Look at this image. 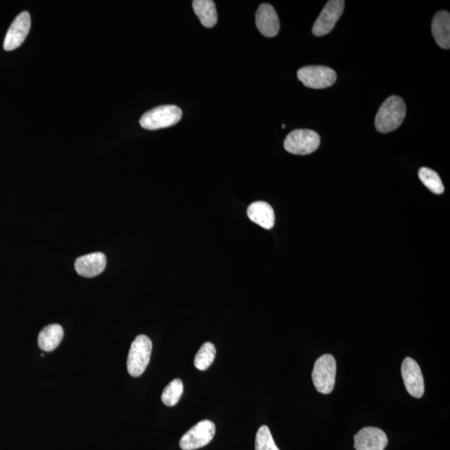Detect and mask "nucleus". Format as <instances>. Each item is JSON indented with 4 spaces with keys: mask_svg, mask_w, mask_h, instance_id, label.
<instances>
[{
    "mask_svg": "<svg viewBox=\"0 0 450 450\" xmlns=\"http://www.w3.org/2000/svg\"><path fill=\"white\" fill-rule=\"evenodd\" d=\"M403 380L408 393L416 399L422 398L425 394V381L420 366L416 360L406 358L403 361Z\"/></svg>",
    "mask_w": 450,
    "mask_h": 450,
    "instance_id": "9",
    "label": "nucleus"
},
{
    "mask_svg": "<svg viewBox=\"0 0 450 450\" xmlns=\"http://www.w3.org/2000/svg\"><path fill=\"white\" fill-rule=\"evenodd\" d=\"M216 435V425L211 421H203L186 432L180 439L183 450H194L206 446Z\"/></svg>",
    "mask_w": 450,
    "mask_h": 450,
    "instance_id": "7",
    "label": "nucleus"
},
{
    "mask_svg": "<svg viewBox=\"0 0 450 450\" xmlns=\"http://www.w3.org/2000/svg\"><path fill=\"white\" fill-rule=\"evenodd\" d=\"M256 450H279L268 426L263 425L258 429L256 439Z\"/></svg>",
    "mask_w": 450,
    "mask_h": 450,
    "instance_id": "21",
    "label": "nucleus"
},
{
    "mask_svg": "<svg viewBox=\"0 0 450 450\" xmlns=\"http://www.w3.org/2000/svg\"><path fill=\"white\" fill-rule=\"evenodd\" d=\"M184 392V384L180 378H176L164 390L161 399L162 402L168 407L175 406L179 402Z\"/></svg>",
    "mask_w": 450,
    "mask_h": 450,
    "instance_id": "20",
    "label": "nucleus"
},
{
    "mask_svg": "<svg viewBox=\"0 0 450 450\" xmlns=\"http://www.w3.org/2000/svg\"><path fill=\"white\" fill-rule=\"evenodd\" d=\"M106 257L103 253H93L77 258L74 268L83 277L93 278L99 275L105 269Z\"/></svg>",
    "mask_w": 450,
    "mask_h": 450,
    "instance_id": "13",
    "label": "nucleus"
},
{
    "mask_svg": "<svg viewBox=\"0 0 450 450\" xmlns=\"http://www.w3.org/2000/svg\"><path fill=\"white\" fill-rule=\"evenodd\" d=\"M249 220L265 230L273 228L275 216L273 208L268 203L258 201L251 204L247 209Z\"/></svg>",
    "mask_w": 450,
    "mask_h": 450,
    "instance_id": "15",
    "label": "nucleus"
},
{
    "mask_svg": "<svg viewBox=\"0 0 450 450\" xmlns=\"http://www.w3.org/2000/svg\"><path fill=\"white\" fill-rule=\"evenodd\" d=\"M432 34L438 46L444 50L450 48V15L444 11L436 13L432 21Z\"/></svg>",
    "mask_w": 450,
    "mask_h": 450,
    "instance_id": "14",
    "label": "nucleus"
},
{
    "mask_svg": "<svg viewBox=\"0 0 450 450\" xmlns=\"http://www.w3.org/2000/svg\"><path fill=\"white\" fill-rule=\"evenodd\" d=\"M64 338V329L60 324H50L40 331L38 344L44 352H52L57 349Z\"/></svg>",
    "mask_w": 450,
    "mask_h": 450,
    "instance_id": "16",
    "label": "nucleus"
},
{
    "mask_svg": "<svg viewBox=\"0 0 450 450\" xmlns=\"http://www.w3.org/2000/svg\"><path fill=\"white\" fill-rule=\"evenodd\" d=\"M418 177L428 189L435 194H443L444 187L437 173L429 168H421L418 171Z\"/></svg>",
    "mask_w": 450,
    "mask_h": 450,
    "instance_id": "19",
    "label": "nucleus"
},
{
    "mask_svg": "<svg viewBox=\"0 0 450 450\" xmlns=\"http://www.w3.org/2000/svg\"><path fill=\"white\" fill-rule=\"evenodd\" d=\"M31 27V18L28 12L20 13L13 20L4 39V48L6 51H12L19 48L28 37Z\"/></svg>",
    "mask_w": 450,
    "mask_h": 450,
    "instance_id": "10",
    "label": "nucleus"
},
{
    "mask_svg": "<svg viewBox=\"0 0 450 450\" xmlns=\"http://www.w3.org/2000/svg\"><path fill=\"white\" fill-rule=\"evenodd\" d=\"M387 444V435L378 428L365 427L355 435L356 450H385Z\"/></svg>",
    "mask_w": 450,
    "mask_h": 450,
    "instance_id": "11",
    "label": "nucleus"
},
{
    "mask_svg": "<svg viewBox=\"0 0 450 450\" xmlns=\"http://www.w3.org/2000/svg\"><path fill=\"white\" fill-rule=\"evenodd\" d=\"M406 115V105L399 96H390L383 103L376 117V128L386 133L397 129Z\"/></svg>",
    "mask_w": 450,
    "mask_h": 450,
    "instance_id": "1",
    "label": "nucleus"
},
{
    "mask_svg": "<svg viewBox=\"0 0 450 450\" xmlns=\"http://www.w3.org/2000/svg\"><path fill=\"white\" fill-rule=\"evenodd\" d=\"M153 344L148 336L141 335L135 338L129 350L127 369L133 377H140L145 371L150 361Z\"/></svg>",
    "mask_w": 450,
    "mask_h": 450,
    "instance_id": "3",
    "label": "nucleus"
},
{
    "mask_svg": "<svg viewBox=\"0 0 450 450\" xmlns=\"http://www.w3.org/2000/svg\"><path fill=\"white\" fill-rule=\"evenodd\" d=\"M336 361L331 355H324L316 360L312 380L319 393H331L336 385Z\"/></svg>",
    "mask_w": 450,
    "mask_h": 450,
    "instance_id": "4",
    "label": "nucleus"
},
{
    "mask_svg": "<svg viewBox=\"0 0 450 450\" xmlns=\"http://www.w3.org/2000/svg\"><path fill=\"white\" fill-rule=\"evenodd\" d=\"M216 349L212 343L204 344L194 358V366L199 371H206L216 359Z\"/></svg>",
    "mask_w": 450,
    "mask_h": 450,
    "instance_id": "18",
    "label": "nucleus"
},
{
    "mask_svg": "<svg viewBox=\"0 0 450 450\" xmlns=\"http://www.w3.org/2000/svg\"><path fill=\"white\" fill-rule=\"evenodd\" d=\"M193 8L195 15L206 28H212L217 24L218 13L216 4L211 0H194Z\"/></svg>",
    "mask_w": 450,
    "mask_h": 450,
    "instance_id": "17",
    "label": "nucleus"
},
{
    "mask_svg": "<svg viewBox=\"0 0 450 450\" xmlns=\"http://www.w3.org/2000/svg\"><path fill=\"white\" fill-rule=\"evenodd\" d=\"M256 26L265 37L272 38L278 34L279 20L274 8L269 4H263L258 7L256 16Z\"/></svg>",
    "mask_w": 450,
    "mask_h": 450,
    "instance_id": "12",
    "label": "nucleus"
},
{
    "mask_svg": "<svg viewBox=\"0 0 450 450\" xmlns=\"http://www.w3.org/2000/svg\"><path fill=\"white\" fill-rule=\"evenodd\" d=\"M319 145V135L310 129H296L289 133L284 143L285 150L297 155L314 153Z\"/></svg>",
    "mask_w": 450,
    "mask_h": 450,
    "instance_id": "5",
    "label": "nucleus"
},
{
    "mask_svg": "<svg viewBox=\"0 0 450 450\" xmlns=\"http://www.w3.org/2000/svg\"><path fill=\"white\" fill-rule=\"evenodd\" d=\"M345 4L343 0H331L326 4L312 29L315 37H322L331 32L344 12Z\"/></svg>",
    "mask_w": 450,
    "mask_h": 450,
    "instance_id": "8",
    "label": "nucleus"
},
{
    "mask_svg": "<svg viewBox=\"0 0 450 450\" xmlns=\"http://www.w3.org/2000/svg\"><path fill=\"white\" fill-rule=\"evenodd\" d=\"M182 110L176 105H162L143 114L140 124L147 131H157L175 126L182 118Z\"/></svg>",
    "mask_w": 450,
    "mask_h": 450,
    "instance_id": "2",
    "label": "nucleus"
},
{
    "mask_svg": "<svg viewBox=\"0 0 450 450\" xmlns=\"http://www.w3.org/2000/svg\"><path fill=\"white\" fill-rule=\"evenodd\" d=\"M298 79L305 87L322 90L336 83L335 70L326 66H306L298 71Z\"/></svg>",
    "mask_w": 450,
    "mask_h": 450,
    "instance_id": "6",
    "label": "nucleus"
}]
</instances>
